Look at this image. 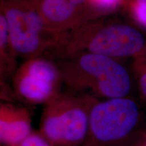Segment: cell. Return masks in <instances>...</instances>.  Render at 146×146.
<instances>
[{"mask_svg":"<svg viewBox=\"0 0 146 146\" xmlns=\"http://www.w3.org/2000/svg\"><path fill=\"white\" fill-rule=\"evenodd\" d=\"M70 58L60 70L62 81L72 91L98 100L129 97L130 75L114 58L89 53Z\"/></svg>","mask_w":146,"mask_h":146,"instance_id":"cell-1","label":"cell"},{"mask_svg":"<svg viewBox=\"0 0 146 146\" xmlns=\"http://www.w3.org/2000/svg\"><path fill=\"white\" fill-rule=\"evenodd\" d=\"M98 101L88 95L61 91L43 106L38 132L53 146H80Z\"/></svg>","mask_w":146,"mask_h":146,"instance_id":"cell-2","label":"cell"},{"mask_svg":"<svg viewBox=\"0 0 146 146\" xmlns=\"http://www.w3.org/2000/svg\"><path fill=\"white\" fill-rule=\"evenodd\" d=\"M141 120L138 104L129 97L98 100L80 146H135Z\"/></svg>","mask_w":146,"mask_h":146,"instance_id":"cell-3","label":"cell"},{"mask_svg":"<svg viewBox=\"0 0 146 146\" xmlns=\"http://www.w3.org/2000/svg\"><path fill=\"white\" fill-rule=\"evenodd\" d=\"M60 68L50 61L30 58L21 66L14 78L16 98L24 104L44 106L61 92Z\"/></svg>","mask_w":146,"mask_h":146,"instance_id":"cell-4","label":"cell"},{"mask_svg":"<svg viewBox=\"0 0 146 146\" xmlns=\"http://www.w3.org/2000/svg\"><path fill=\"white\" fill-rule=\"evenodd\" d=\"M4 16L11 48L30 58L37 57L43 48L41 36L45 21L41 13L25 6H11L5 10Z\"/></svg>","mask_w":146,"mask_h":146,"instance_id":"cell-5","label":"cell"},{"mask_svg":"<svg viewBox=\"0 0 146 146\" xmlns=\"http://www.w3.org/2000/svg\"><path fill=\"white\" fill-rule=\"evenodd\" d=\"M144 38L135 28L124 25L105 27L85 44L87 53L116 58L137 56L143 51Z\"/></svg>","mask_w":146,"mask_h":146,"instance_id":"cell-6","label":"cell"},{"mask_svg":"<svg viewBox=\"0 0 146 146\" xmlns=\"http://www.w3.org/2000/svg\"><path fill=\"white\" fill-rule=\"evenodd\" d=\"M33 132L32 117L27 108L10 102L0 104V141L4 146H19Z\"/></svg>","mask_w":146,"mask_h":146,"instance_id":"cell-7","label":"cell"},{"mask_svg":"<svg viewBox=\"0 0 146 146\" xmlns=\"http://www.w3.org/2000/svg\"><path fill=\"white\" fill-rule=\"evenodd\" d=\"M87 0H43L40 13L43 20L56 25L70 21Z\"/></svg>","mask_w":146,"mask_h":146,"instance_id":"cell-8","label":"cell"},{"mask_svg":"<svg viewBox=\"0 0 146 146\" xmlns=\"http://www.w3.org/2000/svg\"><path fill=\"white\" fill-rule=\"evenodd\" d=\"M134 70L137 80L140 94L144 101L146 102V51L135 56Z\"/></svg>","mask_w":146,"mask_h":146,"instance_id":"cell-9","label":"cell"},{"mask_svg":"<svg viewBox=\"0 0 146 146\" xmlns=\"http://www.w3.org/2000/svg\"><path fill=\"white\" fill-rule=\"evenodd\" d=\"M9 32L6 18L4 15L0 16V47H1V59L5 56V48L8 46Z\"/></svg>","mask_w":146,"mask_h":146,"instance_id":"cell-10","label":"cell"},{"mask_svg":"<svg viewBox=\"0 0 146 146\" xmlns=\"http://www.w3.org/2000/svg\"><path fill=\"white\" fill-rule=\"evenodd\" d=\"M19 146H53L38 132H33L25 139Z\"/></svg>","mask_w":146,"mask_h":146,"instance_id":"cell-11","label":"cell"},{"mask_svg":"<svg viewBox=\"0 0 146 146\" xmlns=\"http://www.w3.org/2000/svg\"><path fill=\"white\" fill-rule=\"evenodd\" d=\"M132 10L133 16L138 23L146 27V3L135 1L133 3Z\"/></svg>","mask_w":146,"mask_h":146,"instance_id":"cell-12","label":"cell"},{"mask_svg":"<svg viewBox=\"0 0 146 146\" xmlns=\"http://www.w3.org/2000/svg\"><path fill=\"white\" fill-rule=\"evenodd\" d=\"M96 8L102 10H110L116 8L122 2V0H91Z\"/></svg>","mask_w":146,"mask_h":146,"instance_id":"cell-13","label":"cell"},{"mask_svg":"<svg viewBox=\"0 0 146 146\" xmlns=\"http://www.w3.org/2000/svg\"><path fill=\"white\" fill-rule=\"evenodd\" d=\"M135 146H146V136L142 137L141 138L139 139Z\"/></svg>","mask_w":146,"mask_h":146,"instance_id":"cell-14","label":"cell"},{"mask_svg":"<svg viewBox=\"0 0 146 146\" xmlns=\"http://www.w3.org/2000/svg\"><path fill=\"white\" fill-rule=\"evenodd\" d=\"M135 1H137V2L143 3H146V0H135Z\"/></svg>","mask_w":146,"mask_h":146,"instance_id":"cell-15","label":"cell"}]
</instances>
